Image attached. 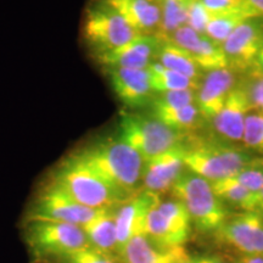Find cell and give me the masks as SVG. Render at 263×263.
<instances>
[{
  "label": "cell",
  "mask_w": 263,
  "mask_h": 263,
  "mask_svg": "<svg viewBox=\"0 0 263 263\" xmlns=\"http://www.w3.org/2000/svg\"><path fill=\"white\" fill-rule=\"evenodd\" d=\"M77 154L123 199L138 193L145 161L120 138L99 141Z\"/></svg>",
  "instance_id": "1"
},
{
  "label": "cell",
  "mask_w": 263,
  "mask_h": 263,
  "mask_svg": "<svg viewBox=\"0 0 263 263\" xmlns=\"http://www.w3.org/2000/svg\"><path fill=\"white\" fill-rule=\"evenodd\" d=\"M50 180L78 203L93 210L112 209L126 201L77 153L71 154L59 164Z\"/></svg>",
  "instance_id": "2"
},
{
  "label": "cell",
  "mask_w": 263,
  "mask_h": 263,
  "mask_svg": "<svg viewBox=\"0 0 263 263\" xmlns=\"http://www.w3.org/2000/svg\"><path fill=\"white\" fill-rule=\"evenodd\" d=\"M254 162L242 149L223 141L184 140V164L209 182L228 178Z\"/></svg>",
  "instance_id": "3"
},
{
  "label": "cell",
  "mask_w": 263,
  "mask_h": 263,
  "mask_svg": "<svg viewBox=\"0 0 263 263\" xmlns=\"http://www.w3.org/2000/svg\"><path fill=\"white\" fill-rule=\"evenodd\" d=\"M171 192L174 199L185 206L192 224L200 232L215 233L228 218L222 200L213 192L211 183L188 170L177 179Z\"/></svg>",
  "instance_id": "4"
},
{
  "label": "cell",
  "mask_w": 263,
  "mask_h": 263,
  "mask_svg": "<svg viewBox=\"0 0 263 263\" xmlns=\"http://www.w3.org/2000/svg\"><path fill=\"white\" fill-rule=\"evenodd\" d=\"M118 138L146 161L182 144L186 136L184 132L166 126L154 116L122 112Z\"/></svg>",
  "instance_id": "5"
},
{
  "label": "cell",
  "mask_w": 263,
  "mask_h": 263,
  "mask_svg": "<svg viewBox=\"0 0 263 263\" xmlns=\"http://www.w3.org/2000/svg\"><path fill=\"white\" fill-rule=\"evenodd\" d=\"M32 254L41 259H55L89 246L81 226L71 223L29 221L26 229Z\"/></svg>",
  "instance_id": "6"
},
{
  "label": "cell",
  "mask_w": 263,
  "mask_h": 263,
  "mask_svg": "<svg viewBox=\"0 0 263 263\" xmlns=\"http://www.w3.org/2000/svg\"><path fill=\"white\" fill-rule=\"evenodd\" d=\"M190 229L192 219L185 206L177 199H160L147 213L144 235L159 249L172 250L185 244Z\"/></svg>",
  "instance_id": "7"
},
{
  "label": "cell",
  "mask_w": 263,
  "mask_h": 263,
  "mask_svg": "<svg viewBox=\"0 0 263 263\" xmlns=\"http://www.w3.org/2000/svg\"><path fill=\"white\" fill-rule=\"evenodd\" d=\"M138 35L126 20L106 3L101 2L87 10L83 37L95 55L115 50Z\"/></svg>",
  "instance_id": "8"
},
{
  "label": "cell",
  "mask_w": 263,
  "mask_h": 263,
  "mask_svg": "<svg viewBox=\"0 0 263 263\" xmlns=\"http://www.w3.org/2000/svg\"><path fill=\"white\" fill-rule=\"evenodd\" d=\"M93 210L78 203L62 190L58 184L49 179L35 196L27 215L29 221H49L83 226L97 215Z\"/></svg>",
  "instance_id": "9"
},
{
  "label": "cell",
  "mask_w": 263,
  "mask_h": 263,
  "mask_svg": "<svg viewBox=\"0 0 263 263\" xmlns=\"http://www.w3.org/2000/svg\"><path fill=\"white\" fill-rule=\"evenodd\" d=\"M263 44V18L252 17L239 25L223 42L228 67L233 72L254 70L257 54Z\"/></svg>",
  "instance_id": "10"
},
{
  "label": "cell",
  "mask_w": 263,
  "mask_h": 263,
  "mask_svg": "<svg viewBox=\"0 0 263 263\" xmlns=\"http://www.w3.org/2000/svg\"><path fill=\"white\" fill-rule=\"evenodd\" d=\"M215 233L222 242L242 255L263 256V218L258 212H244L227 218Z\"/></svg>",
  "instance_id": "11"
},
{
  "label": "cell",
  "mask_w": 263,
  "mask_h": 263,
  "mask_svg": "<svg viewBox=\"0 0 263 263\" xmlns=\"http://www.w3.org/2000/svg\"><path fill=\"white\" fill-rule=\"evenodd\" d=\"M159 200V194L143 190L129 197L115 210L118 254L132 239L138 235H144L147 213Z\"/></svg>",
  "instance_id": "12"
},
{
  "label": "cell",
  "mask_w": 263,
  "mask_h": 263,
  "mask_svg": "<svg viewBox=\"0 0 263 263\" xmlns=\"http://www.w3.org/2000/svg\"><path fill=\"white\" fill-rule=\"evenodd\" d=\"M185 171L184 164V141L171 147L162 154L151 157L144 162L143 184L144 190L160 194L171 190L177 179Z\"/></svg>",
  "instance_id": "13"
},
{
  "label": "cell",
  "mask_w": 263,
  "mask_h": 263,
  "mask_svg": "<svg viewBox=\"0 0 263 263\" xmlns=\"http://www.w3.org/2000/svg\"><path fill=\"white\" fill-rule=\"evenodd\" d=\"M252 111L246 83H236L227 98L224 105L211 122L219 137L230 141H242L245 121Z\"/></svg>",
  "instance_id": "14"
},
{
  "label": "cell",
  "mask_w": 263,
  "mask_h": 263,
  "mask_svg": "<svg viewBox=\"0 0 263 263\" xmlns=\"http://www.w3.org/2000/svg\"><path fill=\"white\" fill-rule=\"evenodd\" d=\"M170 41L188 52L202 71L228 68V60L222 45L211 41L207 35L195 32L189 26H183L174 32Z\"/></svg>",
  "instance_id": "15"
},
{
  "label": "cell",
  "mask_w": 263,
  "mask_h": 263,
  "mask_svg": "<svg viewBox=\"0 0 263 263\" xmlns=\"http://www.w3.org/2000/svg\"><path fill=\"white\" fill-rule=\"evenodd\" d=\"M160 44L155 35H138L122 47L97 55V60L106 68H147L156 61Z\"/></svg>",
  "instance_id": "16"
},
{
  "label": "cell",
  "mask_w": 263,
  "mask_h": 263,
  "mask_svg": "<svg viewBox=\"0 0 263 263\" xmlns=\"http://www.w3.org/2000/svg\"><path fill=\"white\" fill-rule=\"evenodd\" d=\"M111 85L117 98L128 106L136 107L153 100L150 72L147 68H106Z\"/></svg>",
  "instance_id": "17"
},
{
  "label": "cell",
  "mask_w": 263,
  "mask_h": 263,
  "mask_svg": "<svg viewBox=\"0 0 263 263\" xmlns=\"http://www.w3.org/2000/svg\"><path fill=\"white\" fill-rule=\"evenodd\" d=\"M235 84V72L229 67L207 72L196 91V105L203 120L211 121L221 111Z\"/></svg>",
  "instance_id": "18"
},
{
  "label": "cell",
  "mask_w": 263,
  "mask_h": 263,
  "mask_svg": "<svg viewBox=\"0 0 263 263\" xmlns=\"http://www.w3.org/2000/svg\"><path fill=\"white\" fill-rule=\"evenodd\" d=\"M139 35H155L161 22L160 0H103Z\"/></svg>",
  "instance_id": "19"
},
{
  "label": "cell",
  "mask_w": 263,
  "mask_h": 263,
  "mask_svg": "<svg viewBox=\"0 0 263 263\" xmlns=\"http://www.w3.org/2000/svg\"><path fill=\"white\" fill-rule=\"evenodd\" d=\"M85 236L90 246L115 256H118L116 221H115V210H99L90 221L82 226Z\"/></svg>",
  "instance_id": "20"
},
{
  "label": "cell",
  "mask_w": 263,
  "mask_h": 263,
  "mask_svg": "<svg viewBox=\"0 0 263 263\" xmlns=\"http://www.w3.org/2000/svg\"><path fill=\"white\" fill-rule=\"evenodd\" d=\"M121 263H173L172 250L155 246L145 235L130 240L118 254Z\"/></svg>",
  "instance_id": "21"
},
{
  "label": "cell",
  "mask_w": 263,
  "mask_h": 263,
  "mask_svg": "<svg viewBox=\"0 0 263 263\" xmlns=\"http://www.w3.org/2000/svg\"><path fill=\"white\" fill-rule=\"evenodd\" d=\"M156 61L168 70L176 71L194 81L200 82L202 70L196 65L193 58L178 45L171 41L161 42L159 51L156 55Z\"/></svg>",
  "instance_id": "22"
},
{
  "label": "cell",
  "mask_w": 263,
  "mask_h": 263,
  "mask_svg": "<svg viewBox=\"0 0 263 263\" xmlns=\"http://www.w3.org/2000/svg\"><path fill=\"white\" fill-rule=\"evenodd\" d=\"M193 0H160L161 22L155 37L161 42L170 41L172 34L188 22V12Z\"/></svg>",
  "instance_id": "23"
},
{
  "label": "cell",
  "mask_w": 263,
  "mask_h": 263,
  "mask_svg": "<svg viewBox=\"0 0 263 263\" xmlns=\"http://www.w3.org/2000/svg\"><path fill=\"white\" fill-rule=\"evenodd\" d=\"M150 84L155 93H166V91L177 90H197L200 82L194 81L178 72L168 70L159 61H154L149 66Z\"/></svg>",
  "instance_id": "24"
},
{
  "label": "cell",
  "mask_w": 263,
  "mask_h": 263,
  "mask_svg": "<svg viewBox=\"0 0 263 263\" xmlns=\"http://www.w3.org/2000/svg\"><path fill=\"white\" fill-rule=\"evenodd\" d=\"M210 183H211L213 192L221 200L240 207L245 212H257L256 211V192H250L240 185L238 182H235L232 177Z\"/></svg>",
  "instance_id": "25"
},
{
  "label": "cell",
  "mask_w": 263,
  "mask_h": 263,
  "mask_svg": "<svg viewBox=\"0 0 263 263\" xmlns=\"http://www.w3.org/2000/svg\"><path fill=\"white\" fill-rule=\"evenodd\" d=\"M252 18L245 9L244 4L241 8L234 11L224 12V14L212 15L206 28V35L217 44L222 45L223 42L232 34L233 31L241 25L246 20Z\"/></svg>",
  "instance_id": "26"
},
{
  "label": "cell",
  "mask_w": 263,
  "mask_h": 263,
  "mask_svg": "<svg viewBox=\"0 0 263 263\" xmlns=\"http://www.w3.org/2000/svg\"><path fill=\"white\" fill-rule=\"evenodd\" d=\"M154 117L173 129L184 132L195 129L200 121L202 120L196 103L185 105L183 107L162 110L154 112Z\"/></svg>",
  "instance_id": "27"
},
{
  "label": "cell",
  "mask_w": 263,
  "mask_h": 263,
  "mask_svg": "<svg viewBox=\"0 0 263 263\" xmlns=\"http://www.w3.org/2000/svg\"><path fill=\"white\" fill-rule=\"evenodd\" d=\"M242 143L246 149L263 154V114L251 111L245 121Z\"/></svg>",
  "instance_id": "28"
},
{
  "label": "cell",
  "mask_w": 263,
  "mask_h": 263,
  "mask_svg": "<svg viewBox=\"0 0 263 263\" xmlns=\"http://www.w3.org/2000/svg\"><path fill=\"white\" fill-rule=\"evenodd\" d=\"M196 91L197 90H177L159 93L155 98H153L154 112L162 110H172V108L183 107L185 105L196 103Z\"/></svg>",
  "instance_id": "29"
},
{
  "label": "cell",
  "mask_w": 263,
  "mask_h": 263,
  "mask_svg": "<svg viewBox=\"0 0 263 263\" xmlns=\"http://www.w3.org/2000/svg\"><path fill=\"white\" fill-rule=\"evenodd\" d=\"M58 263H121L118 256L106 254L93 246H85L55 259Z\"/></svg>",
  "instance_id": "30"
},
{
  "label": "cell",
  "mask_w": 263,
  "mask_h": 263,
  "mask_svg": "<svg viewBox=\"0 0 263 263\" xmlns=\"http://www.w3.org/2000/svg\"><path fill=\"white\" fill-rule=\"evenodd\" d=\"M211 17V12L203 6L200 0H193L189 6L186 26H189L190 28H193L194 31L200 33V34L206 35V28Z\"/></svg>",
  "instance_id": "31"
},
{
  "label": "cell",
  "mask_w": 263,
  "mask_h": 263,
  "mask_svg": "<svg viewBox=\"0 0 263 263\" xmlns=\"http://www.w3.org/2000/svg\"><path fill=\"white\" fill-rule=\"evenodd\" d=\"M246 87L252 111L263 114V76L256 73L255 78L246 83Z\"/></svg>",
  "instance_id": "32"
},
{
  "label": "cell",
  "mask_w": 263,
  "mask_h": 263,
  "mask_svg": "<svg viewBox=\"0 0 263 263\" xmlns=\"http://www.w3.org/2000/svg\"><path fill=\"white\" fill-rule=\"evenodd\" d=\"M211 15L224 14L241 8L242 0H200Z\"/></svg>",
  "instance_id": "33"
},
{
  "label": "cell",
  "mask_w": 263,
  "mask_h": 263,
  "mask_svg": "<svg viewBox=\"0 0 263 263\" xmlns=\"http://www.w3.org/2000/svg\"><path fill=\"white\" fill-rule=\"evenodd\" d=\"M242 4L251 17L263 18V0H242Z\"/></svg>",
  "instance_id": "34"
},
{
  "label": "cell",
  "mask_w": 263,
  "mask_h": 263,
  "mask_svg": "<svg viewBox=\"0 0 263 263\" xmlns=\"http://www.w3.org/2000/svg\"><path fill=\"white\" fill-rule=\"evenodd\" d=\"M173 255V263H194L193 256H190L185 251L184 246H178V248L172 249Z\"/></svg>",
  "instance_id": "35"
},
{
  "label": "cell",
  "mask_w": 263,
  "mask_h": 263,
  "mask_svg": "<svg viewBox=\"0 0 263 263\" xmlns=\"http://www.w3.org/2000/svg\"><path fill=\"white\" fill-rule=\"evenodd\" d=\"M193 259L194 263H226L216 256H196V257H193Z\"/></svg>",
  "instance_id": "36"
},
{
  "label": "cell",
  "mask_w": 263,
  "mask_h": 263,
  "mask_svg": "<svg viewBox=\"0 0 263 263\" xmlns=\"http://www.w3.org/2000/svg\"><path fill=\"white\" fill-rule=\"evenodd\" d=\"M236 263H263L261 255H244Z\"/></svg>",
  "instance_id": "37"
},
{
  "label": "cell",
  "mask_w": 263,
  "mask_h": 263,
  "mask_svg": "<svg viewBox=\"0 0 263 263\" xmlns=\"http://www.w3.org/2000/svg\"><path fill=\"white\" fill-rule=\"evenodd\" d=\"M255 70H256V73L263 76V44H262L261 49H259L257 58H256Z\"/></svg>",
  "instance_id": "38"
},
{
  "label": "cell",
  "mask_w": 263,
  "mask_h": 263,
  "mask_svg": "<svg viewBox=\"0 0 263 263\" xmlns=\"http://www.w3.org/2000/svg\"><path fill=\"white\" fill-rule=\"evenodd\" d=\"M258 213H259V215H261V216H262V218H263V207H262V209H261V210H259V212H258Z\"/></svg>",
  "instance_id": "39"
}]
</instances>
